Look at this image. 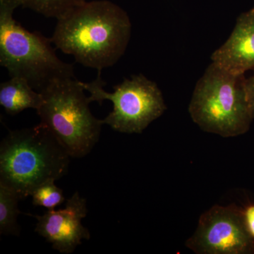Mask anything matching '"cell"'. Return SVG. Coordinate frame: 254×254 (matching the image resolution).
Returning <instances> with one entry per match:
<instances>
[{
    "label": "cell",
    "mask_w": 254,
    "mask_h": 254,
    "mask_svg": "<svg viewBox=\"0 0 254 254\" xmlns=\"http://www.w3.org/2000/svg\"><path fill=\"white\" fill-rule=\"evenodd\" d=\"M131 23L126 11L108 0L85 1L58 19L51 41L76 63L101 71L126 51Z\"/></svg>",
    "instance_id": "cell-1"
},
{
    "label": "cell",
    "mask_w": 254,
    "mask_h": 254,
    "mask_svg": "<svg viewBox=\"0 0 254 254\" xmlns=\"http://www.w3.org/2000/svg\"><path fill=\"white\" fill-rule=\"evenodd\" d=\"M70 156L44 125L10 131L0 145V183L21 199L48 180L68 173Z\"/></svg>",
    "instance_id": "cell-2"
},
{
    "label": "cell",
    "mask_w": 254,
    "mask_h": 254,
    "mask_svg": "<svg viewBox=\"0 0 254 254\" xmlns=\"http://www.w3.org/2000/svg\"><path fill=\"white\" fill-rule=\"evenodd\" d=\"M18 6L15 0H0V64L10 77L26 80L38 92L56 80L76 77L73 65L57 56L51 38L28 31L14 19Z\"/></svg>",
    "instance_id": "cell-3"
},
{
    "label": "cell",
    "mask_w": 254,
    "mask_h": 254,
    "mask_svg": "<svg viewBox=\"0 0 254 254\" xmlns=\"http://www.w3.org/2000/svg\"><path fill=\"white\" fill-rule=\"evenodd\" d=\"M245 74L212 63L197 82L189 107L193 123L224 138L240 136L254 120L247 99Z\"/></svg>",
    "instance_id": "cell-4"
},
{
    "label": "cell",
    "mask_w": 254,
    "mask_h": 254,
    "mask_svg": "<svg viewBox=\"0 0 254 254\" xmlns=\"http://www.w3.org/2000/svg\"><path fill=\"white\" fill-rule=\"evenodd\" d=\"M76 77L52 82L43 91L36 110L41 124L63 145L71 158H81L99 141L102 120L92 115L88 97Z\"/></svg>",
    "instance_id": "cell-5"
},
{
    "label": "cell",
    "mask_w": 254,
    "mask_h": 254,
    "mask_svg": "<svg viewBox=\"0 0 254 254\" xmlns=\"http://www.w3.org/2000/svg\"><path fill=\"white\" fill-rule=\"evenodd\" d=\"M100 74L101 71H98V77L91 83H81L90 93V103L96 101L101 105L108 100L113 103V111L102 123L115 131L141 133L167 110L157 83L143 75H132L129 79L114 86L113 93H108L103 89L105 83Z\"/></svg>",
    "instance_id": "cell-6"
},
{
    "label": "cell",
    "mask_w": 254,
    "mask_h": 254,
    "mask_svg": "<svg viewBox=\"0 0 254 254\" xmlns=\"http://www.w3.org/2000/svg\"><path fill=\"white\" fill-rule=\"evenodd\" d=\"M186 247L198 254L254 253V240L246 228L243 210L214 205L202 214Z\"/></svg>",
    "instance_id": "cell-7"
},
{
    "label": "cell",
    "mask_w": 254,
    "mask_h": 254,
    "mask_svg": "<svg viewBox=\"0 0 254 254\" xmlns=\"http://www.w3.org/2000/svg\"><path fill=\"white\" fill-rule=\"evenodd\" d=\"M87 213L86 199L75 192L66 201L64 208L48 210L44 215H33L37 220L36 232L60 253L72 254L82 241L91 238V234L81 222Z\"/></svg>",
    "instance_id": "cell-8"
},
{
    "label": "cell",
    "mask_w": 254,
    "mask_h": 254,
    "mask_svg": "<svg viewBox=\"0 0 254 254\" xmlns=\"http://www.w3.org/2000/svg\"><path fill=\"white\" fill-rule=\"evenodd\" d=\"M211 60L212 63L239 74L254 70V6L239 16L231 35L214 52Z\"/></svg>",
    "instance_id": "cell-9"
},
{
    "label": "cell",
    "mask_w": 254,
    "mask_h": 254,
    "mask_svg": "<svg viewBox=\"0 0 254 254\" xmlns=\"http://www.w3.org/2000/svg\"><path fill=\"white\" fill-rule=\"evenodd\" d=\"M10 78L0 84V105L6 113L16 115L28 108L38 110L41 104V93L22 78Z\"/></svg>",
    "instance_id": "cell-10"
},
{
    "label": "cell",
    "mask_w": 254,
    "mask_h": 254,
    "mask_svg": "<svg viewBox=\"0 0 254 254\" xmlns=\"http://www.w3.org/2000/svg\"><path fill=\"white\" fill-rule=\"evenodd\" d=\"M21 200L17 193L11 188L0 183V234L15 235L20 234L17 222L20 214L18 203Z\"/></svg>",
    "instance_id": "cell-11"
},
{
    "label": "cell",
    "mask_w": 254,
    "mask_h": 254,
    "mask_svg": "<svg viewBox=\"0 0 254 254\" xmlns=\"http://www.w3.org/2000/svg\"><path fill=\"white\" fill-rule=\"evenodd\" d=\"M19 6L48 18L59 19L86 0H15Z\"/></svg>",
    "instance_id": "cell-12"
},
{
    "label": "cell",
    "mask_w": 254,
    "mask_h": 254,
    "mask_svg": "<svg viewBox=\"0 0 254 254\" xmlns=\"http://www.w3.org/2000/svg\"><path fill=\"white\" fill-rule=\"evenodd\" d=\"M55 182L48 180L35 189L31 195L33 205L54 210L64 202L63 190L55 185Z\"/></svg>",
    "instance_id": "cell-13"
},
{
    "label": "cell",
    "mask_w": 254,
    "mask_h": 254,
    "mask_svg": "<svg viewBox=\"0 0 254 254\" xmlns=\"http://www.w3.org/2000/svg\"><path fill=\"white\" fill-rule=\"evenodd\" d=\"M246 228L254 240V205H250L243 210Z\"/></svg>",
    "instance_id": "cell-14"
},
{
    "label": "cell",
    "mask_w": 254,
    "mask_h": 254,
    "mask_svg": "<svg viewBox=\"0 0 254 254\" xmlns=\"http://www.w3.org/2000/svg\"><path fill=\"white\" fill-rule=\"evenodd\" d=\"M245 87L251 113L254 119V73L250 78H246Z\"/></svg>",
    "instance_id": "cell-15"
}]
</instances>
